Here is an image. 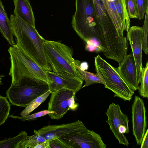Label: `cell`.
<instances>
[{"instance_id":"6da1fadb","label":"cell","mask_w":148,"mask_h":148,"mask_svg":"<svg viewBox=\"0 0 148 148\" xmlns=\"http://www.w3.org/2000/svg\"><path fill=\"white\" fill-rule=\"evenodd\" d=\"M10 19L16 45L43 69L52 71L45 53V39L35 27L14 14H11Z\"/></svg>"},{"instance_id":"7a4b0ae2","label":"cell","mask_w":148,"mask_h":148,"mask_svg":"<svg viewBox=\"0 0 148 148\" xmlns=\"http://www.w3.org/2000/svg\"><path fill=\"white\" fill-rule=\"evenodd\" d=\"M75 11L71 24L78 35L86 44L101 51V39L92 0H75Z\"/></svg>"},{"instance_id":"3957f363","label":"cell","mask_w":148,"mask_h":148,"mask_svg":"<svg viewBox=\"0 0 148 148\" xmlns=\"http://www.w3.org/2000/svg\"><path fill=\"white\" fill-rule=\"evenodd\" d=\"M101 39V45L106 51H119L127 45V40L117 30L106 8L103 0H92Z\"/></svg>"},{"instance_id":"277c9868","label":"cell","mask_w":148,"mask_h":148,"mask_svg":"<svg viewBox=\"0 0 148 148\" xmlns=\"http://www.w3.org/2000/svg\"><path fill=\"white\" fill-rule=\"evenodd\" d=\"M44 48L52 71L79 78L77 67L80 64V61L73 58L70 48L59 42L45 39Z\"/></svg>"},{"instance_id":"5b68a950","label":"cell","mask_w":148,"mask_h":148,"mask_svg":"<svg viewBox=\"0 0 148 148\" xmlns=\"http://www.w3.org/2000/svg\"><path fill=\"white\" fill-rule=\"evenodd\" d=\"M11 66L9 75L12 78L11 85L19 82L25 77L48 82L45 70L40 67L16 44L8 49Z\"/></svg>"},{"instance_id":"8992f818","label":"cell","mask_w":148,"mask_h":148,"mask_svg":"<svg viewBox=\"0 0 148 148\" xmlns=\"http://www.w3.org/2000/svg\"><path fill=\"white\" fill-rule=\"evenodd\" d=\"M49 90L47 82L39 79L25 77L11 85L6 91V97L12 105L26 107L32 101Z\"/></svg>"},{"instance_id":"52a82bcc","label":"cell","mask_w":148,"mask_h":148,"mask_svg":"<svg viewBox=\"0 0 148 148\" xmlns=\"http://www.w3.org/2000/svg\"><path fill=\"white\" fill-rule=\"evenodd\" d=\"M95 71L103 79L105 88L114 93V96L125 101H130L134 94L120 76L117 68L112 66L100 55L95 57Z\"/></svg>"},{"instance_id":"ba28073f","label":"cell","mask_w":148,"mask_h":148,"mask_svg":"<svg viewBox=\"0 0 148 148\" xmlns=\"http://www.w3.org/2000/svg\"><path fill=\"white\" fill-rule=\"evenodd\" d=\"M69 148H106L100 135L87 129L84 125L76 131L58 138Z\"/></svg>"},{"instance_id":"9c48e42d","label":"cell","mask_w":148,"mask_h":148,"mask_svg":"<svg viewBox=\"0 0 148 148\" xmlns=\"http://www.w3.org/2000/svg\"><path fill=\"white\" fill-rule=\"evenodd\" d=\"M106 114L108 117L106 122L115 137L120 144L127 146L129 143L124 134L129 132L127 115L123 113L119 104L113 102L109 105Z\"/></svg>"},{"instance_id":"30bf717a","label":"cell","mask_w":148,"mask_h":148,"mask_svg":"<svg viewBox=\"0 0 148 148\" xmlns=\"http://www.w3.org/2000/svg\"><path fill=\"white\" fill-rule=\"evenodd\" d=\"M133 134L137 144L140 145L147 127L146 108L143 99L135 95L132 105Z\"/></svg>"},{"instance_id":"8fae6325","label":"cell","mask_w":148,"mask_h":148,"mask_svg":"<svg viewBox=\"0 0 148 148\" xmlns=\"http://www.w3.org/2000/svg\"><path fill=\"white\" fill-rule=\"evenodd\" d=\"M75 93L71 90L64 88L51 92L48 110L52 112L48 114L51 119H61L70 110L68 100Z\"/></svg>"},{"instance_id":"7c38bea8","label":"cell","mask_w":148,"mask_h":148,"mask_svg":"<svg viewBox=\"0 0 148 148\" xmlns=\"http://www.w3.org/2000/svg\"><path fill=\"white\" fill-rule=\"evenodd\" d=\"M48 80L49 90L51 92L64 88L76 93L82 87L83 80L72 75L57 73L45 70Z\"/></svg>"},{"instance_id":"4fadbf2b","label":"cell","mask_w":148,"mask_h":148,"mask_svg":"<svg viewBox=\"0 0 148 148\" xmlns=\"http://www.w3.org/2000/svg\"><path fill=\"white\" fill-rule=\"evenodd\" d=\"M127 39L130 42L135 63L137 80L139 83L143 69L142 62V51L143 37V27L138 26L130 27L127 32Z\"/></svg>"},{"instance_id":"5bb4252c","label":"cell","mask_w":148,"mask_h":148,"mask_svg":"<svg viewBox=\"0 0 148 148\" xmlns=\"http://www.w3.org/2000/svg\"><path fill=\"white\" fill-rule=\"evenodd\" d=\"M119 64L117 69L121 78L131 89L134 91L138 90L139 83L132 53L127 54Z\"/></svg>"},{"instance_id":"9a60e30c","label":"cell","mask_w":148,"mask_h":148,"mask_svg":"<svg viewBox=\"0 0 148 148\" xmlns=\"http://www.w3.org/2000/svg\"><path fill=\"white\" fill-rule=\"evenodd\" d=\"M84 125L82 121L78 120L70 123L44 126L38 130H34V132L49 141L76 131Z\"/></svg>"},{"instance_id":"2e32d148","label":"cell","mask_w":148,"mask_h":148,"mask_svg":"<svg viewBox=\"0 0 148 148\" xmlns=\"http://www.w3.org/2000/svg\"><path fill=\"white\" fill-rule=\"evenodd\" d=\"M15 6L14 15L35 27V19L28 0H13Z\"/></svg>"},{"instance_id":"e0dca14e","label":"cell","mask_w":148,"mask_h":148,"mask_svg":"<svg viewBox=\"0 0 148 148\" xmlns=\"http://www.w3.org/2000/svg\"><path fill=\"white\" fill-rule=\"evenodd\" d=\"M0 32L11 45H15L10 19L7 16L2 1L0 0Z\"/></svg>"},{"instance_id":"ac0fdd59","label":"cell","mask_w":148,"mask_h":148,"mask_svg":"<svg viewBox=\"0 0 148 148\" xmlns=\"http://www.w3.org/2000/svg\"><path fill=\"white\" fill-rule=\"evenodd\" d=\"M105 6L112 21L118 31L123 35L124 31L120 18L117 11L116 0H103Z\"/></svg>"},{"instance_id":"d6986e66","label":"cell","mask_w":148,"mask_h":148,"mask_svg":"<svg viewBox=\"0 0 148 148\" xmlns=\"http://www.w3.org/2000/svg\"><path fill=\"white\" fill-rule=\"evenodd\" d=\"M80 65L77 67V71L79 77L85 82L84 85L81 88L95 84H101L104 85V81L97 73H94L83 70L80 69Z\"/></svg>"},{"instance_id":"ffe728a7","label":"cell","mask_w":148,"mask_h":148,"mask_svg":"<svg viewBox=\"0 0 148 148\" xmlns=\"http://www.w3.org/2000/svg\"><path fill=\"white\" fill-rule=\"evenodd\" d=\"M115 5L122 23L123 30L127 32L130 27V20L127 10L125 0H116Z\"/></svg>"},{"instance_id":"44dd1931","label":"cell","mask_w":148,"mask_h":148,"mask_svg":"<svg viewBox=\"0 0 148 148\" xmlns=\"http://www.w3.org/2000/svg\"><path fill=\"white\" fill-rule=\"evenodd\" d=\"M27 136L26 131L21 132L16 136L0 141V148H20Z\"/></svg>"},{"instance_id":"7402d4cb","label":"cell","mask_w":148,"mask_h":148,"mask_svg":"<svg viewBox=\"0 0 148 148\" xmlns=\"http://www.w3.org/2000/svg\"><path fill=\"white\" fill-rule=\"evenodd\" d=\"M51 92L49 90L47 92L32 101L20 113L21 116L29 115L42 103L48 97Z\"/></svg>"},{"instance_id":"603a6c76","label":"cell","mask_w":148,"mask_h":148,"mask_svg":"<svg viewBox=\"0 0 148 148\" xmlns=\"http://www.w3.org/2000/svg\"><path fill=\"white\" fill-rule=\"evenodd\" d=\"M139 87L138 92L140 96L148 98V63L147 62L142 70V76Z\"/></svg>"},{"instance_id":"cb8c5ba5","label":"cell","mask_w":148,"mask_h":148,"mask_svg":"<svg viewBox=\"0 0 148 148\" xmlns=\"http://www.w3.org/2000/svg\"><path fill=\"white\" fill-rule=\"evenodd\" d=\"M10 105L5 97L0 95V125L3 124L9 115Z\"/></svg>"},{"instance_id":"d4e9b609","label":"cell","mask_w":148,"mask_h":148,"mask_svg":"<svg viewBox=\"0 0 148 148\" xmlns=\"http://www.w3.org/2000/svg\"><path fill=\"white\" fill-rule=\"evenodd\" d=\"M46 140L43 137L36 134L27 136L20 145V148H34L38 144Z\"/></svg>"},{"instance_id":"484cf974","label":"cell","mask_w":148,"mask_h":148,"mask_svg":"<svg viewBox=\"0 0 148 148\" xmlns=\"http://www.w3.org/2000/svg\"><path fill=\"white\" fill-rule=\"evenodd\" d=\"M128 14L130 18L138 19V10L136 0H125Z\"/></svg>"},{"instance_id":"4316f807","label":"cell","mask_w":148,"mask_h":148,"mask_svg":"<svg viewBox=\"0 0 148 148\" xmlns=\"http://www.w3.org/2000/svg\"><path fill=\"white\" fill-rule=\"evenodd\" d=\"M52 112L48 110H45L40 111L34 114L28 115L24 116H20L13 115H9V117L12 118L19 119L21 121H31L35 119L45 116Z\"/></svg>"},{"instance_id":"83f0119b","label":"cell","mask_w":148,"mask_h":148,"mask_svg":"<svg viewBox=\"0 0 148 148\" xmlns=\"http://www.w3.org/2000/svg\"><path fill=\"white\" fill-rule=\"evenodd\" d=\"M148 8L146 11L145 16L143 27V37L142 45V49L145 53L147 55L148 52Z\"/></svg>"},{"instance_id":"f1b7e54d","label":"cell","mask_w":148,"mask_h":148,"mask_svg":"<svg viewBox=\"0 0 148 148\" xmlns=\"http://www.w3.org/2000/svg\"><path fill=\"white\" fill-rule=\"evenodd\" d=\"M138 10V19H143L146 11L148 8V0H136Z\"/></svg>"},{"instance_id":"f546056e","label":"cell","mask_w":148,"mask_h":148,"mask_svg":"<svg viewBox=\"0 0 148 148\" xmlns=\"http://www.w3.org/2000/svg\"><path fill=\"white\" fill-rule=\"evenodd\" d=\"M49 145L50 148H69L59 138L49 140Z\"/></svg>"},{"instance_id":"4dcf8cb0","label":"cell","mask_w":148,"mask_h":148,"mask_svg":"<svg viewBox=\"0 0 148 148\" xmlns=\"http://www.w3.org/2000/svg\"><path fill=\"white\" fill-rule=\"evenodd\" d=\"M75 95H73L68 100V104L70 110H75L78 107V103H76L75 101Z\"/></svg>"},{"instance_id":"1f68e13d","label":"cell","mask_w":148,"mask_h":148,"mask_svg":"<svg viewBox=\"0 0 148 148\" xmlns=\"http://www.w3.org/2000/svg\"><path fill=\"white\" fill-rule=\"evenodd\" d=\"M140 145V148H148V129L146 131Z\"/></svg>"},{"instance_id":"d6a6232c","label":"cell","mask_w":148,"mask_h":148,"mask_svg":"<svg viewBox=\"0 0 148 148\" xmlns=\"http://www.w3.org/2000/svg\"><path fill=\"white\" fill-rule=\"evenodd\" d=\"M34 148H50L49 145V141L46 140L37 144Z\"/></svg>"},{"instance_id":"836d02e7","label":"cell","mask_w":148,"mask_h":148,"mask_svg":"<svg viewBox=\"0 0 148 148\" xmlns=\"http://www.w3.org/2000/svg\"><path fill=\"white\" fill-rule=\"evenodd\" d=\"M79 67L81 69L85 71L87 70L88 68V64L86 62H83L82 63H80Z\"/></svg>"},{"instance_id":"e575fe53","label":"cell","mask_w":148,"mask_h":148,"mask_svg":"<svg viewBox=\"0 0 148 148\" xmlns=\"http://www.w3.org/2000/svg\"><path fill=\"white\" fill-rule=\"evenodd\" d=\"M2 84H3V83L2 82V77L0 75V86L1 85H2Z\"/></svg>"}]
</instances>
